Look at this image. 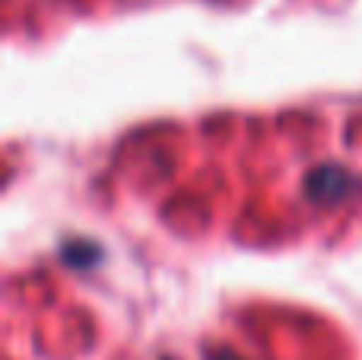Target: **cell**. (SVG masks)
I'll return each instance as SVG.
<instances>
[{
  "instance_id": "obj_1",
  "label": "cell",
  "mask_w": 362,
  "mask_h": 360,
  "mask_svg": "<svg viewBox=\"0 0 362 360\" xmlns=\"http://www.w3.org/2000/svg\"><path fill=\"white\" fill-rule=\"evenodd\" d=\"M353 189H356V176L346 172L344 166H318V169L308 172V179H305V195L318 204L344 201Z\"/></svg>"
},
{
  "instance_id": "obj_2",
  "label": "cell",
  "mask_w": 362,
  "mask_h": 360,
  "mask_svg": "<svg viewBox=\"0 0 362 360\" xmlns=\"http://www.w3.org/2000/svg\"><path fill=\"white\" fill-rule=\"evenodd\" d=\"M206 360H242L238 354H232V351H210Z\"/></svg>"
}]
</instances>
